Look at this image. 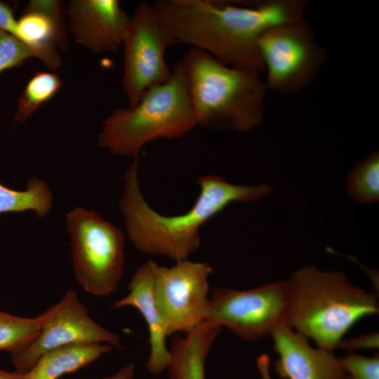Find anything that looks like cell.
Here are the masks:
<instances>
[{"label":"cell","mask_w":379,"mask_h":379,"mask_svg":"<svg viewBox=\"0 0 379 379\" xmlns=\"http://www.w3.org/2000/svg\"><path fill=\"white\" fill-rule=\"evenodd\" d=\"M200 192L192 207L184 214L166 216L152 208L144 199L138 178V157L124 175L120 208L129 239L139 251L184 260L200 244L201 227L235 201H253L267 195V185H238L225 179L206 175L197 180Z\"/></svg>","instance_id":"7a4b0ae2"},{"label":"cell","mask_w":379,"mask_h":379,"mask_svg":"<svg viewBox=\"0 0 379 379\" xmlns=\"http://www.w3.org/2000/svg\"><path fill=\"white\" fill-rule=\"evenodd\" d=\"M343 379H379V357H368L350 352L341 358Z\"/></svg>","instance_id":"603a6c76"},{"label":"cell","mask_w":379,"mask_h":379,"mask_svg":"<svg viewBox=\"0 0 379 379\" xmlns=\"http://www.w3.org/2000/svg\"><path fill=\"white\" fill-rule=\"evenodd\" d=\"M40 331V320L18 317L0 310V350L15 355L27 349Z\"/></svg>","instance_id":"ffe728a7"},{"label":"cell","mask_w":379,"mask_h":379,"mask_svg":"<svg viewBox=\"0 0 379 379\" xmlns=\"http://www.w3.org/2000/svg\"><path fill=\"white\" fill-rule=\"evenodd\" d=\"M25 373L15 371H7L0 369V379H24Z\"/></svg>","instance_id":"83f0119b"},{"label":"cell","mask_w":379,"mask_h":379,"mask_svg":"<svg viewBox=\"0 0 379 379\" xmlns=\"http://www.w3.org/2000/svg\"><path fill=\"white\" fill-rule=\"evenodd\" d=\"M135 365L130 362L111 375L102 378V379H133L135 377Z\"/></svg>","instance_id":"484cf974"},{"label":"cell","mask_w":379,"mask_h":379,"mask_svg":"<svg viewBox=\"0 0 379 379\" xmlns=\"http://www.w3.org/2000/svg\"><path fill=\"white\" fill-rule=\"evenodd\" d=\"M38 317V336L24 351L11 356L15 371L27 373L44 354L65 345L105 343L113 348H123L119 335L95 322L73 289H69L58 302Z\"/></svg>","instance_id":"8fae6325"},{"label":"cell","mask_w":379,"mask_h":379,"mask_svg":"<svg viewBox=\"0 0 379 379\" xmlns=\"http://www.w3.org/2000/svg\"><path fill=\"white\" fill-rule=\"evenodd\" d=\"M161 25L178 43L230 66L265 72L259 41L271 27L305 18V0H156Z\"/></svg>","instance_id":"6da1fadb"},{"label":"cell","mask_w":379,"mask_h":379,"mask_svg":"<svg viewBox=\"0 0 379 379\" xmlns=\"http://www.w3.org/2000/svg\"><path fill=\"white\" fill-rule=\"evenodd\" d=\"M16 39L31 48L51 70L62 65L61 52L69 45L65 4L58 0H31L17 20Z\"/></svg>","instance_id":"4fadbf2b"},{"label":"cell","mask_w":379,"mask_h":379,"mask_svg":"<svg viewBox=\"0 0 379 379\" xmlns=\"http://www.w3.org/2000/svg\"><path fill=\"white\" fill-rule=\"evenodd\" d=\"M30 58L33 51L12 35L0 30V73L19 67Z\"/></svg>","instance_id":"7402d4cb"},{"label":"cell","mask_w":379,"mask_h":379,"mask_svg":"<svg viewBox=\"0 0 379 379\" xmlns=\"http://www.w3.org/2000/svg\"><path fill=\"white\" fill-rule=\"evenodd\" d=\"M257 367L262 379H272L270 371V359L267 354H263L258 358Z\"/></svg>","instance_id":"4316f807"},{"label":"cell","mask_w":379,"mask_h":379,"mask_svg":"<svg viewBox=\"0 0 379 379\" xmlns=\"http://www.w3.org/2000/svg\"><path fill=\"white\" fill-rule=\"evenodd\" d=\"M53 197L48 185L33 177L23 191L10 189L0 183V213L34 211L39 218L48 214L52 206Z\"/></svg>","instance_id":"ac0fdd59"},{"label":"cell","mask_w":379,"mask_h":379,"mask_svg":"<svg viewBox=\"0 0 379 379\" xmlns=\"http://www.w3.org/2000/svg\"><path fill=\"white\" fill-rule=\"evenodd\" d=\"M221 328L204 321L185 335L171 338L168 366L170 379H206V361Z\"/></svg>","instance_id":"2e32d148"},{"label":"cell","mask_w":379,"mask_h":379,"mask_svg":"<svg viewBox=\"0 0 379 379\" xmlns=\"http://www.w3.org/2000/svg\"><path fill=\"white\" fill-rule=\"evenodd\" d=\"M69 34L94 53H113L122 46L130 16L117 0H69L65 4Z\"/></svg>","instance_id":"7c38bea8"},{"label":"cell","mask_w":379,"mask_h":379,"mask_svg":"<svg viewBox=\"0 0 379 379\" xmlns=\"http://www.w3.org/2000/svg\"><path fill=\"white\" fill-rule=\"evenodd\" d=\"M112 348L105 343H84L53 349L35 362L24 379H59L95 361Z\"/></svg>","instance_id":"e0dca14e"},{"label":"cell","mask_w":379,"mask_h":379,"mask_svg":"<svg viewBox=\"0 0 379 379\" xmlns=\"http://www.w3.org/2000/svg\"><path fill=\"white\" fill-rule=\"evenodd\" d=\"M178 44L161 25L150 3L140 2L130 16L124 35L122 87L129 107L149 89L166 82L173 70L165 60L167 49Z\"/></svg>","instance_id":"9c48e42d"},{"label":"cell","mask_w":379,"mask_h":379,"mask_svg":"<svg viewBox=\"0 0 379 379\" xmlns=\"http://www.w3.org/2000/svg\"><path fill=\"white\" fill-rule=\"evenodd\" d=\"M62 86L60 76L54 72H37L21 92L13 121H26L44 102L51 100Z\"/></svg>","instance_id":"d6986e66"},{"label":"cell","mask_w":379,"mask_h":379,"mask_svg":"<svg viewBox=\"0 0 379 379\" xmlns=\"http://www.w3.org/2000/svg\"><path fill=\"white\" fill-rule=\"evenodd\" d=\"M278 354L274 371L284 379H343L341 359L333 351L314 347L308 338L286 323L271 335Z\"/></svg>","instance_id":"5bb4252c"},{"label":"cell","mask_w":379,"mask_h":379,"mask_svg":"<svg viewBox=\"0 0 379 379\" xmlns=\"http://www.w3.org/2000/svg\"><path fill=\"white\" fill-rule=\"evenodd\" d=\"M197 126L186 74L178 61L166 82L147 91L135 106L117 108L106 117L98 144L136 158L147 143L180 138Z\"/></svg>","instance_id":"5b68a950"},{"label":"cell","mask_w":379,"mask_h":379,"mask_svg":"<svg viewBox=\"0 0 379 379\" xmlns=\"http://www.w3.org/2000/svg\"><path fill=\"white\" fill-rule=\"evenodd\" d=\"M0 30L15 38L18 34V24L13 9L5 2L0 1Z\"/></svg>","instance_id":"d4e9b609"},{"label":"cell","mask_w":379,"mask_h":379,"mask_svg":"<svg viewBox=\"0 0 379 379\" xmlns=\"http://www.w3.org/2000/svg\"><path fill=\"white\" fill-rule=\"evenodd\" d=\"M153 263L149 260L137 270L127 286L128 293L115 301L112 308L133 307L141 313L149 332V354L146 367L151 374L158 375L167 369L171 354L166 343V326L154 298Z\"/></svg>","instance_id":"9a60e30c"},{"label":"cell","mask_w":379,"mask_h":379,"mask_svg":"<svg viewBox=\"0 0 379 379\" xmlns=\"http://www.w3.org/2000/svg\"><path fill=\"white\" fill-rule=\"evenodd\" d=\"M75 277L83 289L102 297L113 293L124 266V235L93 211L77 207L66 216Z\"/></svg>","instance_id":"8992f818"},{"label":"cell","mask_w":379,"mask_h":379,"mask_svg":"<svg viewBox=\"0 0 379 379\" xmlns=\"http://www.w3.org/2000/svg\"><path fill=\"white\" fill-rule=\"evenodd\" d=\"M180 61L197 126L243 133L262 121L267 87L259 73L230 66L196 48Z\"/></svg>","instance_id":"3957f363"},{"label":"cell","mask_w":379,"mask_h":379,"mask_svg":"<svg viewBox=\"0 0 379 379\" xmlns=\"http://www.w3.org/2000/svg\"><path fill=\"white\" fill-rule=\"evenodd\" d=\"M291 305L288 279L244 291L216 287L209 291L205 321L225 327L243 340H258L286 324Z\"/></svg>","instance_id":"52a82bcc"},{"label":"cell","mask_w":379,"mask_h":379,"mask_svg":"<svg viewBox=\"0 0 379 379\" xmlns=\"http://www.w3.org/2000/svg\"><path fill=\"white\" fill-rule=\"evenodd\" d=\"M350 197L360 203L379 199V154L373 152L360 161L350 173L347 182Z\"/></svg>","instance_id":"44dd1931"},{"label":"cell","mask_w":379,"mask_h":379,"mask_svg":"<svg viewBox=\"0 0 379 379\" xmlns=\"http://www.w3.org/2000/svg\"><path fill=\"white\" fill-rule=\"evenodd\" d=\"M259 50L266 87L281 95L295 94L305 88L326 59L325 48L305 18L267 30L260 39Z\"/></svg>","instance_id":"ba28073f"},{"label":"cell","mask_w":379,"mask_h":379,"mask_svg":"<svg viewBox=\"0 0 379 379\" xmlns=\"http://www.w3.org/2000/svg\"><path fill=\"white\" fill-rule=\"evenodd\" d=\"M338 347L350 350L361 348H378V334L376 333H368L346 340H343Z\"/></svg>","instance_id":"cb8c5ba5"},{"label":"cell","mask_w":379,"mask_h":379,"mask_svg":"<svg viewBox=\"0 0 379 379\" xmlns=\"http://www.w3.org/2000/svg\"><path fill=\"white\" fill-rule=\"evenodd\" d=\"M206 262L187 259L172 267L153 263L154 294L168 335L187 333L205 321L208 312V277Z\"/></svg>","instance_id":"30bf717a"},{"label":"cell","mask_w":379,"mask_h":379,"mask_svg":"<svg viewBox=\"0 0 379 379\" xmlns=\"http://www.w3.org/2000/svg\"><path fill=\"white\" fill-rule=\"evenodd\" d=\"M291 305L286 324L317 347L334 351L361 319L378 313V297L340 272L304 266L288 279Z\"/></svg>","instance_id":"277c9868"}]
</instances>
